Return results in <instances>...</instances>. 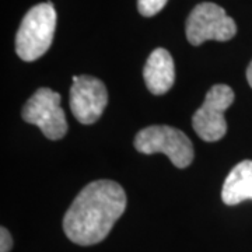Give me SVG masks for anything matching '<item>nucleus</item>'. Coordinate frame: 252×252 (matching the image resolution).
<instances>
[{"mask_svg":"<svg viewBox=\"0 0 252 252\" xmlns=\"http://www.w3.org/2000/svg\"><path fill=\"white\" fill-rule=\"evenodd\" d=\"M126 209L124 188L109 180L90 182L81 189L63 217L64 234L77 245L101 243Z\"/></svg>","mask_w":252,"mask_h":252,"instance_id":"nucleus-1","label":"nucleus"},{"mask_svg":"<svg viewBox=\"0 0 252 252\" xmlns=\"http://www.w3.org/2000/svg\"><path fill=\"white\" fill-rule=\"evenodd\" d=\"M247 80H248V84L252 87V61L248 66V69H247Z\"/></svg>","mask_w":252,"mask_h":252,"instance_id":"nucleus-12","label":"nucleus"},{"mask_svg":"<svg viewBox=\"0 0 252 252\" xmlns=\"http://www.w3.org/2000/svg\"><path fill=\"white\" fill-rule=\"evenodd\" d=\"M144 83L154 95H161L171 89L175 81V66L170 52L157 48L147 58L143 69Z\"/></svg>","mask_w":252,"mask_h":252,"instance_id":"nucleus-8","label":"nucleus"},{"mask_svg":"<svg viewBox=\"0 0 252 252\" xmlns=\"http://www.w3.org/2000/svg\"><path fill=\"white\" fill-rule=\"evenodd\" d=\"M234 102V91L225 84H216L207 91L202 107L193 114V130L205 142H217L227 132L224 112Z\"/></svg>","mask_w":252,"mask_h":252,"instance_id":"nucleus-6","label":"nucleus"},{"mask_svg":"<svg viewBox=\"0 0 252 252\" xmlns=\"http://www.w3.org/2000/svg\"><path fill=\"white\" fill-rule=\"evenodd\" d=\"M189 44L198 46L206 41H230L237 32L234 20L225 14L223 7L215 3H200L190 11L187 20Z\"/></svg>","mask_w":252,"mask_h":252,"instance_id":"nucleus-4","label":"nucleus"},{"mask_svg":"<svg viewBox=\"0 0 252 252\" xmlns=\"http://www.w3.org/2000/svg\"><path fill=\"white\" fill-rule=\"evenodd\" d=\"M56 11L52 3L36 4L24 16L16 35V52L26 62L39 59L52 45Z\"/></svg>","mask_w":252,"mask_h":252,"instance_id":"nucleus-2","label":"nucleus"},{"mask_svg":"<svg viewBox=\"0 0 252 252\" xmlns=\"http://www.w3.org/2000/svg\"><path fill=\"white\" fill-rule=\"evenodd\" d=\"M108 104V91L102 81L93 76H73L70 109L83 125L97 122Z\"/></svg>","mask_w":252,"mask_h":252,"instance_id":"nucleus-7","label":"nucleus"},{"mask_svg":"<svg viewBox=\"0 0 252 252\" xmlns=\"http://www.w3.org/2000/svg\"><path fill=\"white\" fill-rule=\"evenodd\" d=\"M168 0H137L139 13L144 17H152L160 13Z\"/></svg>","mask_w":252,"mask_h":252,"instance_id":"nucleus-10","label":"nucleus"},{"mask_svg":"<svg viewBox=\"0 0 252 252\" xmlns=\"http://www.w3.org/2000/svg\"><path fill=\"white\" fill-rule=\"evenodd\" d=\"M139 153L165 154L177 168H187L193 161V144L180 129L167 125H153L142 129L135 137Z\"/></svg>","mask_w":252,"mask_h":252,"instance_id":"nucleus-3","label":"nucleus"},{"mask_svg":"<svg viewBox=\"0 0 252 252\" xmlns=\"http://www.w3.org/2000/svg\"><path fill=\"white\" fill-rule=\"evenodd\" d=\"M23 119L38 126L45 137L59 140L67 132L66 117L61 107V95L51 89L41 87L28 98L21 111Z\"/></svg>","mask_w":252,"mask_h":252,"instance_id":"nucleus-5","label":"nucleus"},{"mask_svg":"<svg viewBox=\"0 0 252 252\" xmlns=\"http://www.w3.org/2000/svg\"><path fill=\"white\" fill-rule=\"evenodd\" d=\"M221 199L228 206L252 200V160L238 162L230 171L223 184Z\"/></svg>","mask_w":252,"mask_h":252,"instance_id":"nucleus-9","label":"nucleus"},{"mask_svg":"<svg viewBox=\"0 0 252 252\" xmlns=\"http://www.w3.org/2000/svg\"><path fill=\"white\" fill-rule=\"evenodd\" d=\"M13 247V238L6 227L0 228V252H9Z\"/></svg>","mask_w":252,"mask_h":252,"instance_id":"nucleus-11","label":"nucleus"}]
</instances>
